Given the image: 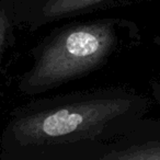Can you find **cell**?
<instances>
[{
    "mask_svg": "<svg viewBox=\"0 0 160 160\" xmlns=\"http://www.w3.org/2000/svg\"><path fill=\"white\" fill-rule=\"evenodd\" d=\"M113 45V29L104 22L62 30L41 52L21 88L38 93L80 77L100 66Z\"/></svg>",
    "mask_w": 160,
    "mask_h": 160,
    "instance_id": "cell-1",
    "label": "cell"
},
{
    "mask_svg": "<svg viewBox=\"0 0 160 160\" xmlns=\"http://www.w3.org/2000/svg\"><path fill=\"white\" fill-rule=\"evenodd\" d=\"M101 160H160V155L152 150H134L112 153Z\"/></svg>",
    "mask_w": 160,
    "mask_h": 160,
    "instance_id": "cell-4",
    "label": "cell"
},
{
    "mask_svg": "<svg viewBox=\"0 0 160 160\" xmlns=\"http://www.w3.org/2000/svg\"><path fill=\"white\" fill-rule=\"evenodd\" d=\"M123 108L124 103L118 99H80L20 116L12 123V133L25 146L72 142L100 133Z\"/></svg>",
    "mask_w": 160,
    "mask_h": 160,
    "instance_id": "cell-2",
    "label": "cell"
},
{
    "mask_svg": "<svg viewBox=\"0 0 160 160\" xmlns=\"http://www.w3.org/2000/svg\"><path fill=\"white\" fill-rule=\"evenodd\" d=\"M107 0H46L43 6L45 19H58L89 10Z\"/></svg>",
    "mask_w": 160,
    "mask_h": 160,
    "instance_id": "cell-3",
    "label": "cell"
},
{
    "mask_svg": "<svg viewBox=\"0 0 160 160\" xmlns=\"http://www.w3.org/2000/svg\"><path fill=\"white\" fill-rule=\"evenodd\" d=\"M10 24H11V18H10L9 10L3 6H0V55L7 40Z\"/></svg>",
    "mask_w": 160,
    "mask_h": 160,
    "instance_id": "cell-5",
    "label": "cell"
}]
</instances>
